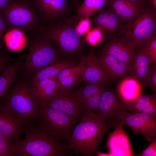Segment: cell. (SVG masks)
<instances>
[{
  "instance_id": "6da1fadb",
  "label": "cell",
  "mask_w": 156,
  "mask_h": 156,
  "mask_svg": "<svg viewBox=\"0 0 156 156\" xmlns=\"http://www.w3.org/2000/svg\"><path fill=\"white\" fill-rule=\"evenodd\" d=\"M66 146L83 156H93L105 133L117 125L106 121L94 112H83Z\"/></svg>"
},
{
  "instance_id": "7a4b0ae2",
  "label": "cell",
  "mask_w": 156,
  "mask_h": 156,
  "mask_svg": "<svg viewBox=\"0 0 156 156\" xmlns=\"http://www.w3.org/2000/svg\"><path fill=\"white\" fill-rule=\"evenodd\" d=\"M25 138L14 143L15 155L17 156H62L66 146L37 127L33 124L24 127Z\"/></svg>"
},
{
  "instance_id": "3957f363",
  "label": "cell",
  "mask_w": 156,
  "mask_h": 156,
  "mask_svg": "<svg viewBox=\"0 0 156 156\" xmlns=\"http://www.w3.org/2000/svg\"><path fill=\"white\" fill-rule=\"evenodd\" d=\"M8 30L16 29L26 36L42 30L44 25L29 0H10L0 9Z\"/></svg>"
},
{
  "instance_id": "277c9868",
  "label": "cell",
  "mask_w": 156,
  "mask_h": 156,
  "mask_svg": "<svg viewBox=\"0 0 156 156\" xmlns=\"http://www.w3.org/2000/svg\"><path fill=\"white\" fill-rule=\"evenodd\" d=\"M40 105L31 86L23 82L11 89L4 104L24 126L33 123Z\"/></svg>"
},
{
  "instance_id": "5b68a950",
  "label": "cell",
  "mask_w": 156,
  "mask_h": 156,
  "mask_svg": "<svg viewBox=\"0 0 156 156\" xmlns=\"http://www.w3.org/2000/svg\"><path fill=\"white\" fill-rule=\"evenodd\" d=\"M79 120L40 103L33 123L36 122L35 126L56 140L68 142Z\"/></svg>"
},
{
  "instance_id": "8992f818",
  "label": "cell",
  "mask_w": 156,
  "mask_h": 156,
  "mask_svg": "<svg viewBox=\"0 0 156 156\" xmlns=\"http://www.w3.org/2000/svg\"><path fill=\"white\" fill-rule=\"evenodd\" d=\"M79 21L76 16L66 17L59 23L44 26L43 30L61 54L71 55L80 51L83 40L76 30Z\"/></svg>"
},
{
  "instance_id": "52a82bcc",
  "label": "cell",
  "mask_w": 156,
  "mask_h": 156,
  "mask_svg": "<svg viewBox=\"0 0 156 156\" xmlns=\"http://www.w3.org/2000/svg\"><path fill=\"white\" fill-rule=\"evenodd\" d=\"M29 52L24 63L29 73H35L57 59L60 54L42 30L26 36Z\"/></svg>"
},
{
  "instance_id": "ba28073f",
  "label": "cell",
  "mask_w": 156,
  "mask_h": 156,
  "mask_svg": "<svg viewBox=\"0 0 156 156\" xmlns=\"http://www.w3.org/2000/svg\"><path fill=\"white\" fill-rule=\"evenodd\" d=\"M156 34V9L150 5L142 9L129 25L128 34L137 48H142Z\"/></svg>"
},
{
  "instance_id": "9c48e42d",
  "label": "cell",
  "mask_w": 156,
  "mask_h": 156,
  "mask_svg": "<svg viewBox=\"0 0 156 156\" xmlns=\"http://www.w3.org/2000/svg\"><path fill=\"white\" fill-rule=\"evenodd\" d=\"M106 7L90 19L91 26L101 31L104 40L127 34L129 25L122 21L110 8Z\"/></svg>"
},
{
  "instance_id": "30bf717a",
  "label": "cell",
  "mask_w": 156,
  "mask_h": 156,
  "mask_svg": "<svg viewBox=\"0 0 156 156\" xmlns=\"http://www.w3.org/2000/svg\"><path fill=\"white\" fill-rule=\"evenodd\" d=\"M127 109L125 103L117 92L107 88L102 93L95 112L105 120L117 125L122 119Z\"/></svg>"
},
{
  "instance_id": "8fae6325",
  "label": "cell",
  "mask_w": 156,
  "mask_h": 156,
  "mask_svg": "<svg viewBox=\"0 0 156 156\" xmlns=\"http://www.w3.org/2000/svg\"><path fill=\"white\" fill-rule=\"evenodd\" d=\"M76 119L83 110V105L75 92L60 89L52 98L40 103Z\"/></svg>"
},
{
  "instance_id": "7c38bea8",
  "label": "cell",
  "mask_w": 156,
  "mask_h": 156,
  "mask_svg": "<svg viewBox=\"0 0 156 156\" xmlns=\"http://www.w3.org/2000/svg\"><path fill=\"white\" fill-rule=\"evenodd\" d=\"M38 13L44 25L63 21L68 12L67 0H29Z\"/></svg>"
},
{
  "instance_id": "4fadbf2b",
  "label": "cell",
  "mask_w": 156,
  "mask_h": 156,
  "mask_svg": "<svg viewBox=\"0 0 156 156\" xmlns=\"http://www.w3.org/2000/svg\"><path fill=\"white\" fill-rule=\"evenodd\" d=\"M120 122L130 128L134 134L144 136L148 142L156 136L155 114L126 111Z\"/></svg>"
},
{
  "instance_id": "5bb4252c",
  "label": "cell",
  "mask_w": 156,
  "mask_h": 156,
  "mask_svg": "<svg viewBox=\"0 0 156 156\" xmlns=\"http://www.w3.org/2000/svg\"><path fill=\"white\" fill-rule=\"evenodd\" d=\"M104 41L101 52L112 56L128 66L130 69L133 59L138 49L132 42L128 32L120 37Z\"/></svg>"
},
{
  "instance_id": "9a60e30c",
  "label": "cell",
  "mask_w": 156,
  "mask_h": 156,
  "mask_svg": "<svg viewBox=\"0 0 156 156\" xmlns=\"http://www.w3.org/2000/svg\"><path fill=\"white\" fill-rule=\"evenodd\" d=\"M121 122L109 135L106 147L110 156H135L128 136Z\"/></svg>"
},
{
  "instance_id": "2e32d148",
  "label": "cell",
  "mask_w": 156,
  "mask_h": 156,
  "mask_svg": "<svg viewBox=\"0 0 156 156\" xmlns=\"http://www.w3.org/2000/svg\"><path fill=\"white\" fill-rule=\"evenodd\" d=\"M25 126L4 105L0 106V133L15 143L20 140Z\"/></svg>"
},
{
  "instance_id": "e0dca14e",
  "label": "cell",
  "mask_w": 156,
  "mask_h": 156,
  "mask_svg": "<svg viewBox=\"0 0 156 156\" xmlns=\"http://www.w3.org/2000/svg\"><path fill=\"white\" fill-rule=\"evenodd\" d=\"M84 57L85 66L83 80L87 83L101 84L111 83L112 80L104 73L99 63L94 48H91Z\"/></svg>"
},
{
  "instance_id": "ac0fdd59",
  "label": "cell",
  "mask_w": 156,
  "mask_h": 156,
  "mask_svg": "<svg viewBox=\"0 0 156 156\" xmlns=\"http://www.w3.org/2000/svg\"><path fill=\"white\" fill-rule=\"evenodd\" d=\"M96 56L101 69L111 80L122 78L129 74V66L112 56L101 52L96 54Z\"/></svg>"
},
{
  "instance_id": "d6986e66",
  "label": "cell",
  "mask_w": 156,
  "mask_h": 156,
  "mask_svg": "<svg viewBox=\"0 0 156 156\" xmlns=\"http://www.w3.org/2000/svg\"><path fill=\"white\" fill-rule=\"evenodd\" d=\"M142 83L129 74L122 78L118 84L116 92L125 103L133 100L143 94Z\"/></svg>"
},
{
  "instance_id": "ffe728a7",
  "label": "cell",
  "mask_w": 156,
  "mask_h": 156,
  "mask_svg": "<svg viewBox=\"0 0 156 156\" xmlns=\"http://www.w3.org/2000/svg\"><path fill=\"white\" fill-rule=\"evenodd\" d=\"M106 6L110 8L122 21L129 25L143 9L126 0H108Z\"/></svg>"
},
{
  "instance_id": "44dd1931",
  "label": "cell",
  "mask_w": 156,
  "mask_h": 156,
  "mask_svg": "<svg viewBox=\"0 0 156 156\" xmlns=\"http://www.w3.org/2000/svg\"><path fill=\"white\" fill-rule=\"evenodd\" d=\"M30 86L40 103L51 99L60 89L59 82L56 77L32 82Z\"/></svg>"
},
{
  "instance_id": "7402d4cb",
  "label": "cell",
  "mask_w": 156,
  "mask_h": 156,
  "mask_svg": "<svg viewBox=\"0 0 156 156\" xmlns=\"http://www.w3.org/2000/svg\"><path fill=\"white\" fill-rule=\"evenodd\" d=\"M152 63L148 55L141 48L138 49L131 62L129 75L144 83Z\"/></svg>"
},
{
  "instance_id": "603a6c76",
  "label": "cell",
  "mask_w": 156,
  "mask_h": 156,
  "mask_svg": "<svg viewBox=\"0 0 156 156\" xmlns=\"http://www.w3.org/2000/svg\"><path fill=\"white\" fill-rule=\"evenodd\" d=\"M125 104L130 112L156 115V94H142Z\"/></svg>"
},
{
  "instance_id": "cb8c5ba5",
  "label": "cell",
  "mask_w": 156,
  "mask_h": 156,
  "mask_svg": "<svg viewBox=\"0 0 156 156\" xmlns=\"http://www.w3.org/2000/svg\"><path fill=\"white\" fill-rule=\"evenodd\" d=\"M75 65V61L73 60L57 59L35 73L33 75L32 82L45 78L55 77L62 70Z\"/></svg>"
},
{
  "instance_id": "d4e9b609",
  "label": "cell",
  "mask_w": 156,
  "mask_h": 156,
  "mask_svg": "<svg viewBox=\"0 0 156 156\" xmlns=\"http://www.w3.org/2000/svg\"><path fill=\"white\" fill-rule=\"evenodd\" d=\"M108 0H84L77 10L79 21L93 16L106 6Z\"/></svg>"
},
{
  "instance_id": "484cf974",
  "label": "cell",
  "mask_w": 156,
  "mask_h": 156,
  "mask_svg": "<svg viewBox=\"0 0 156 156\" xmlns=\"http://www.w3.org/2000/svg\"><path fill=\"white\" fill-rule=\"evenodd\" d=\"M4 40L8 49L12 51L21 50L27 45L25 35L22 31L17 29L10 30L5 34Z\"/></svg>"
},
{
  "instance_id": "4316f807",
  "label": "cell",
  "mask_w": 156,
  "mask_h": 156,
  "mask_svg": "<svg viewBox=\"0 0 156 156\" xmlns=\"http://www.w3.org/2000/svg\"><path fill=\"white\" fill-rule=\"evenodd\" d=\"M19 65V62H15L6 67L0 74V100L14 81Z\"/></svg>"
},
{
  "instance_id": "83f0119b",
  "label": "cell",
  "mask_w": 156,
  "mask_h": 156,
  "mask_svg": "<svg viewBox=\"0 0 156 156\" xmlns=\"http://www.w3.org/2000/svg\"><path fill=\"white\" fill-rule=\"evenodd\" d=\"M105 84L87 83V85L75 92L83 105V103L87 99L102 93L107 89Z\"/></svg>"
},
{
  "instance_id": "f1b7e54d",
  "label": "cell",
  "mask_w": 156,
  "mask_h": 156,
  "mask_svg": "<svg viewBox=\"0 0 156 156\" xmlns=\"http://www.w3.org/2000/svg\"><path fill=\"white\" fill-rule=\"evenodd\" d=\"M14 143L10 138L0 133V156H15Z\"/></svg>"
},
{
  "instance_id": "f546056e",
  "label": "cell",
  "mask_w": 156,
  "mask_h": 156,
  "mask_svg": "<svg viewBox=\"0 0 156 156\" xmlns=\"http://www.w3.org/2000/svg\"><path fill=\"white\" fill-rule=\"evenodd\" d=\"M84 68L58 81L60 89L67 90L83 80L82 77Z\"/></svg>"
},
{
  "instance_id": "4dcf8cb0",
  "label": "cell",
  "mask_w": 156,
  "mask_h": 156,
  "mask_svg": "<svg viewBox=\"0 0 156 156\" xmlns=\"http://www.w3.org/2000/svg\"><path fill=\"white\" fill-rule=\"evenodd\" d=\"M140 48L150 58L153 63H156V34L150 37Z\"/></svg>"
},
{
  "instance_id": "1f68e13d",
  "label": "cell",
  "mask_w": 156,
  "mask_h": 156,
  "mask_svg": "<svg viewBox=\"0 0 156 156\" xmlns=\"http://www.w3.org/2000/svg\"><path fill=\"white\" fill-rule=\"evenodd\" d=\"M85 60L84 56L82 57L81 60L78 64L74 65L63 70L56 78L59 81L85 68Z\"/></svg>"
},
{
  "instance_id": "d6a6232c",
  "label": "cell",
  "mask_w": 156,
  "mask_h": 156,
  "mask_svg": "<svg viewBox=\"0 0 156 156\" xmlns=\"http://www.w3.org/2000/svg\"><path fill=\"white\" fill-rule=\"evenodd\" d=\"M85 39V40L92 46H95L104 40L101 31L96 28L88 32Z\"/></svg>"
},
{
  "instance_id": "836d02e7",
  "label": "cell",
  "mask_w": 156,
  "mask_h": 156,
  "mask_svg": "<svg viewBox=\"0 0 156 156\" xmlns=\"http://www.w3.org/2000/svg\"><path fill=\"white\" fill-rule=\"evenodd\" d=\"M144 84L156 94V63L151 65Z\"/></svg>"
},
{
  "instance_id": "e575fe53",
  "label": "cell",
  "mask_w": 156,
  "mask_h": 156,
  "mask_svg": "<svg viewBox=\"0 0 156 156\" xmlns=\"http://www.w3.org/2000/svg\"><path fill=\"white\" fill-rule=\"evenodd\" d=\"M91 23L90 18H86L79 20L76 27V30L80 35L82 37L86 34L90 30Z\"/></svg>"
},
{
  "instance_id": "d590c367",
  "label": "cell",
  "mask_w": 156,
  "mask_h": 156,
  "mask_svg": "<svg viewBox=\"0 0 156 156\" xmlns=\"http://www.w3.org/2000/svg\"><path fill=\"white\" fill-rule=\"evenodd\" d=\"M148 147L140 153L136 155V156H156V138H154L150 142Z\"/></svg>"
},
{
  "instance_id": "8d00e7d4",
  "label": "cell",
  "mask_w": 156,
  "mask_h": 156,
  "mask_svg": "<svg viewBox=\"0 0 156 156\" xmlns=\"http://www.w3.org/2000/svg\"><path fill=\"white\" fill-rule=\"evenodd\" d=\"M8 30L5 21L0 15V47L1 45L3 34L5 32Z\"/></svg>"
},
{
  "instance_id": "74e56055",
  "label": "cell",
  "mask_w": 156,
  "mask_h": 156,
  "mask_svg": "<svg viewBox=\"0 0 156 156\" xmlns=\"http://www.w3.org/2000/svg\"><path fill=\"white\" fill-rule=\"evenodd\" d=\"M138 7L143 8L150 5L145 0H126Z\"/></svg>"
},
{
  "instance_id": "f35d334b",
  "label": "cell",
  "mask_w": 156,
  "mask_h": 156,
  "mask_svg": "<svg viewBox=\"0 0 156 156\" xmlns=\"http://www.w3.org/2000/svg\"><path fill=\"white\" fill-rule=\"evenodd\" d=\"M6 60L5 57L3 55L0 54V73L6 67Z\"/></svg>"
},
{
  "instance_id": "ab89813d",
  "label": "cell",
  "mask_w": 156,
  "mask_h": 156,
  "mask_svg": "<svg viewBox=\"0 0 156 156\" xmlns=\"http://www.w3.org/2000/svg\"><path fill=\"white\" fill-rule=\"evenodd\" d=\"M70 8L77 10L81 3V0H70Z\"/></svg>"
},
{
  "instance_id": "60d3db41",
  "label": "cell",
  "mask_w": 156,
  "mask_h": 156,
  "mask_svg": "<svg viewBox=\"0 0 156 156\" xmlns=\"http://www.w3.org/2000/svg\"><path fill=\"white\" fill-rule=\"evenodd\" d=\"M95 153H96V155L98 156H110L109 153H107L100 152L98 150V149L96 150Z\"/></svg>"
},
{
  "instance_id": "b9f144b4",
  "label": "cell",
  "mask_w": 156,
  "mask_h": 156,
  "mask_svg": "<svg viewBox=\"0 0 156 156\" xmlns=\"http://www.w3.org/2000/svg\"><path fill=\"white\" fill-rule=\"evenodd\" d=\"M10 0H0V9L3 7Z\"/></svg>"
},
{
  "instance_id": "7bdbcfd3",
  "label": "cell",
  "mask_w": 156,
  "mask_h": 156,
  "mask_svg": "<svg viewBox=\"0 0 156 156\" xmlns=\"http://www.w3.org/2000/svg\"><path fill=\"white\" fill-rule=\"evenodd\" d=\"M146 1H147L149 4H150V2L151 0H145Z\"/></svg>"
},
{
  "instance_id": "ee69618b",
  "label": "cell",
  "mask_w": 156,
  "mask_h": 156,
  "mask_svg": "<svg viewBox=\"0 0 156 156\" xmlns=\"http://www.w3.org/2000/svg\"></svg>"
}]
</instances>
